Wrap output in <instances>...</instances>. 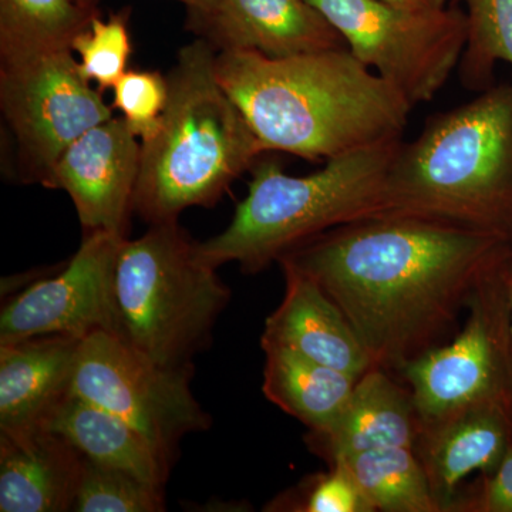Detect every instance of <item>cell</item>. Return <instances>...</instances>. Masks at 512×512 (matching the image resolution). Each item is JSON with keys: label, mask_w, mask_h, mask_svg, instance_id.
I'll return each mask as SVG.
<instances>
[{"label": "cell", "mask_w": 512, "mask_h": 512, "mask_svg": "<svg viewBox=\"0 0 512 512\" xmlns=\"http://www.w3.org/2000/svg\"><path fill=\"white\" fill-rule=\"evenodd\" d=\"M512 255L503 239L412 217L329 229L279 262L312 278L338 305L373 366L400 370L456 326L488 271Z\"/></svg>", "instance_id": "obj_1"}, {"label": "cell", "mask_w": 512, "mask_h": 512, "mask_svg": "<svg viewBox=\"0 0 512 512\" xmlns=\"http://www.w3.org/2000/svg\"><path fill=\"white\" fill-rule=\"evenodd\" d=\"M215 70L265 151L308 161L402 138L413 109L348 47L279 59L222 50Z\"/></svg>", "instance_id": "obj_2"}, {"label": "cell", "mask_w": 512, "mask_h": 512, "mask_svg": "<svg viewBox=\"0 0 512 512\" xmlns=\"http://www.w3.org/2000/svg\"><path fill=\"white\" fill-rule=\"evenodd\" d=\"M383 217L446 222L512 245V82L434 114L400 144Z\"/></svg>", "instance_id": "obj_3"}, {"label": "cell", "mask_w": 512, "mask_h": 512, "mask_svg": "<svg viewBox=\"0 0 512 512\" xmlns=\"http://www.w3.org/2000/svg\"><path fill=\"white\" fill-rule=\"evenodd\" d=\"M217 53L198 37L168 73L170 97L157 136L141 143L134 195V211L150 225L177 221L187 208L212 207L265 153L218 80Z\"/></svg>", "instance_id": "obj_4"}, {"label": "cell", "mask_w": 512, "mask_h": 512, "mask_svg": "<svg viewBox=\"0 0 512 512\" xmlns=\"http://www.w3.org/2000/svg\"><path fill=\"white\" fill-rule=\"evenodd\" d=\"M402 141L332 158L302 177L286 174L275 161H256L248 195L228 227L198 242L202 261L214 268L237 262L256 274L329 229L383 217L387 173Z\"/></svg>", "instance_id": "obj_5"}, {"label": "cell", "mask_w": 512, "mask_h": 512, "mask_svg": "<svg viewBox=\"0 0 512 512\" xmlns=\"http://www.w3.org/2000/svg\"><path fill=\"white\" fill-rule=\"evenodd\" d=\"M197 244L178 221L161 222L124 238L114 264L109 333L171 369H191L231 299Z\"/></svg>", "instance_id": "obj_6"}, {"label": "cell", "mask_w": 512, "mask_h": 512, "mask_svg": "<svg viewBox=\"0 0 512 512\" xmlns=\"http://www.w3.org/2000/svg\"><path fill=\"white\" fill-rule=\"evenodd\" d=\"M357 60L412 104L427 103L457 72L467 43L464 10H414L384 0H308Z\"/></svg>", "instance_id": "obj_7"}, {"label": "cell", "mask_w": 512, "mask_h": 512, "mask_svg": "<svg viewBox=\"0 0 512 512\" xmlns=\"http://www.w3.org/2000/svg\"><path fill=\"white\" fill-rule=\"evenodd\" d=\"M512 256V255H511ZM481 278L470 299L463 330L403 367L419 424L483 404L512 410V339L507 265Z\"/></svg>", "instance_id": "obj_8"}, {"label": "cell", "mask_w": 512, "mask_h": 512, "mask_svg": "<svg viewBox=\"0 0 512 512\" xmlns=\"http://www.w3.org/2000/svg\"><path fill=\"white\" fill-rule=\"evenodd\" d=\"M191 369L164 367L106 330L80 340L70 393L126 421L173 466L181 440L211 427Z\"/></svg>", "instance_id": "obj_9"}, {"label": "cell", "mask_w": 512, "mask_h": 512, "mask_svg": "<svg viewBox=\"0 0 512 512\" xmlns=\"http://www.w3.org/2000/svg\"><path fill=\"white\" fill-rule=\"evenodd\" d=\"M0 109L15 140L19 177L43 187L77 138L114 117L72 50L0 64Z\"/></svg>", "instance_id": "obj_10"}, {"label": "cell", "mask_w": 512, "mask_h": 512, "mask_svg": "<svg viewBox=\"0 0 512 512\" xmlns=\"http://www.w3.org/2000/svg\"><path fill=\"white\" fill-rule=\"evenodd\" d=\"M126 235L87 232L59 275L40 279L3 306L0 343L64 335L83 339L111 332V285L117 252Z\"/></svg>", "instance_id": "obj_11"}, {"label": "cell", "mask_w": 512, "mask_h": 512, "mask_svg": "<svg viewBox=\"0 0 512 512\" xmlns=\"http://www.w3.org/2000/svg\"><path fill=\"white\" fill-rule=\"evenodd\" d=\"M123 117L97 124L64 151L46 188L67 192L87 232L126 235L134 211L141 144Z\"/></svg>", "instance_id": "obj_12"}, {"label": "cell", "mask_w": 512, "mask_h": 512, "mask_svg": "<svg viewBox=\"0 0 512 512\" xmlns=\"http://www.w3.org/2000/svg\"><path fill=\"white\" fill-rule=\"evenodd\" d=\"M191 26L218 52L247 50L279 59L348 47L308 0H218L211 16Z\"/></svg>", "instance_id": "obj_13"}, {"label": "cell", "mask_w": 512, "mask_h": 512, "mask_svg": "<svg viewBox=\"0 0 512 512\" xmlns=\"http://www.w3.org/2000/svg\"><path fill=\"white\" fill-rule=\"evenodd\" d=\"M279 265L284 271L285 295L266 319L262 349L291 350L356 377L373 367L362 340L338 305L295 266Z\"/></svg>", "instance_id": "obj_14"}, {"label": "cell", "mask_w": 512, "mask_h": 512, "mask_svg": "<svg viewBox=\"0 0 512 512\" xmlns=\"http://www.w3.org/2000/svg\"><path fill=\"white\" fill-rule=\"evenodd\" d=\"M511 443L512 410L483 404L419 424L414 450L441 510L451 512L464 478L494 471Z\"/></svg>", "instance_id": "obj_15"}, {"label": "cell", "mask_w": 512, "mask_h": 512, "mask_svg": "<svg viewBox=\"0 0 512 512\" xmlns=\"http://www.w3.org/2000/svg\"><path fill=\"white\" fill-rule=\"evenodd\" d=\"M83 461L46 427L0 431V511H73Z\"/></svg>", "instance_id": "obj_16"}, {"label": "cell", "mask_w": 512, "mask_h": 512, "mask_svg": "<svg viewBox=\"0 0 512 512\" xmlns=\"http://www.w3.org/2000/svg\"><path fill=\"white\" fill-rule=\"evenodd\" d=\"M419 417L412 393L387 370L370 367L357 379L345 409L322 431L306 436L313 453L329 466L353 454L387 447L416 446Z\"/></svg>", "instance_id": "obj_17"}, {"label": "cell", "mask_w": 512, "mask_h": 512, "mask_svg": "<svg viewBox=\"0 0 512 512\" xmlns=\"http://www.w3.org/2000/svg\"><path fill=\"white\" fill-rule=\"evenodd\" d=\"M80 340L50 335L0 343V431L42 424L70 392Z\"/></svg>", "instance_id": "obj_18"}, {"label": "cell", "mask_w": 512, "mask_h": 512, "mask_svg": "<svg viewBox=\"0 0 512 512\" xmlns=\"http://www.w3.org/2000/svg\"><path fill=\"white\" fill-rule=\"evenodd\" d=\"M40 426L69 441L87 460L126 471L158 488L167 483L171 466L146 437L126 421L73 393H67Z\"/></svg>", "instance_id": "obj_19"}, {"label": "cell", "mask_w": 512, "mask_h": 512, "mask_svg": "<svg viewBox=\"0 0 512 512\" xmlns=\"http://www.w3.org/2000/svg\"><path fill=\"white\" fill-rule=\"evenodd\" d=\"M262 392L309 431L328 429L345 409L359 377L312 362L291 350L266 349Z\"/></svg>", "instance_id": "obj_20"}, {"label": "cell", "mask_w": 512, "mask_h": 512, "mask_svg": "<svg viewBox=\"0 0 512 512\" xmlns=\"http://www.w3.org/2000/svg\"><path fill=\"white\" fill-rule=\"evenodd\" d=\"M94 16L83 0H0V64L72 50Z\"/></svg>", "instance_id": "obj_21"}, {"label": "cell", "mask_w": 512, "mask_h": 512, "mask_svg": "<svg viewBox=\"0 0 512 512\" xmlns=\"http://www.w3.org/2000/svg\"><path fill=\"white\" fill-rule=\"evenodd\" d=\"M336 464L348 470L375 512H443L414 448H376Z\"/></svg>", "instance_id": "obj_22"}, {"label": "cell", "mask_w": 512, "mask_h": 512, "mask_svg": "<svg viewBox=\"0 0 512 512\" xmlns=\"http://www.w3.org/2000/svg\"><path fill=\"white\" fill-rule=\"evenodd\" d=\"M466 5L467 43L458 64L463 87L481 93L494 82L498 63L512 66V0H461Z\"/></svg>", "instance_id": "obj_23"}, {"label": "cell", "mask_w": 512, "mask_h": 512, "mask_svg": "<svg viewBox=\"0 0 512 512\" xmlns=\"http://www.w3.org/2000/svg\"><path fill=\"white\" fill-rule=\"evenodd\" d=\"M165 508L164 488L84 458L73 511L161 512Z\"/></svg>", "instance_id": "obj_24"}, {"label": "cell", "mask_w": 512, "mask_h": 512, "mask_svg": "<svg viewBox=\"0 0 512 512\" xmlns=\"http://www.w3.org/2000/svg\"><path fill=\"white\" fill-rule=\"evenodd\" d=\"M130 33L124 13L109 20L94 16L89 28L72 43V52L79 55V69L87 82L97 83L100 92L113 89L127 72L131 55Z\"/></svg>", "instance_id": "obj_25"}, {"label": "cell", "mask_w": 512, "mask_h": 512, "mask_svg": "<svg viewBox=\"0 0 512 512\" xmlns=\"http://www.w3.org/2000/svg\"><path fill=\"white\" fill-rule=\"evenodd\" d=\"M113 92V107L120 110L130 130L141 138V143L153 140L160 131L170 97L167 76L148 70H127Z\"/></svg>", "instance_id": "obj_26"}, {"label": "cell", "mask_w": 512, "mask_h": 512, "mask_svg": "<svg viewBox=\"0 0 512 512\" xmlns=\"http://www.w3.org/2000/svg\"><path fill=\"white\" fill-rule=\"evenodd\" d=\"M303 512H375L345 467L330 466L325 476L315 478Z\"/></svg>", "instance_id": "obj_27"}, {"label": "cell", "mask_w": 512, "mask_h": 512, "mask_svg": "<svg viewBox=\"0 0 512 512\" xmlns=\"http://www.w3.org/2000/svg\"><path fill=\"white\" fill-rule=\"evenodd\" d=\"M454 511L512 512V443L497 468L483 474L470 494L457 498Z\"/></svg>", "instance_id": "obj_28"}, {"label": "cell", "mask_w": 512, "mask_h": 512, "mask_svg": "<svg viewBox=\"0 0 512 512\" xmlns=\"http://www.w3.org/2000/svg\"><path fill=\"white\" fill-rule=\"evenodd\" d=\"M83 2L90 6V8L96 9L99 0H83ZM177 2L184 3L188 10H190L191 23L208 18V16L215 12L218 6V0H177Z\"/></svg>", "instance_id": "obj_29"}, {"label": "cell", "mask_w": 512, "mask_h": 512, "mask_svg": "<svg viewBox=\"0 0 512 512\" xmlns=\"http://www.w3.org/2000/svg\"><path fill=\"white\" fill-rule=\"evenodd\" d=\"M400 8L414 10H439L446 8L447 0H384Z\"/></svg>", "instance_id": "obj_30"}, {"label": "cell", "mask_w": 512, "mask_h": 512, "mask_svg": "<svg viewBox=\"0 0 512 512\" xmlns=\"http://www.w3.org/2000/svg\"><path fill=\"white\" fill-rule=\"evenodd\" d=\"M507 291H508V302H510V315H511V339H512V256L507 265Z\"/></svg>", "instance_id": "obj_31"}]
</instances>
